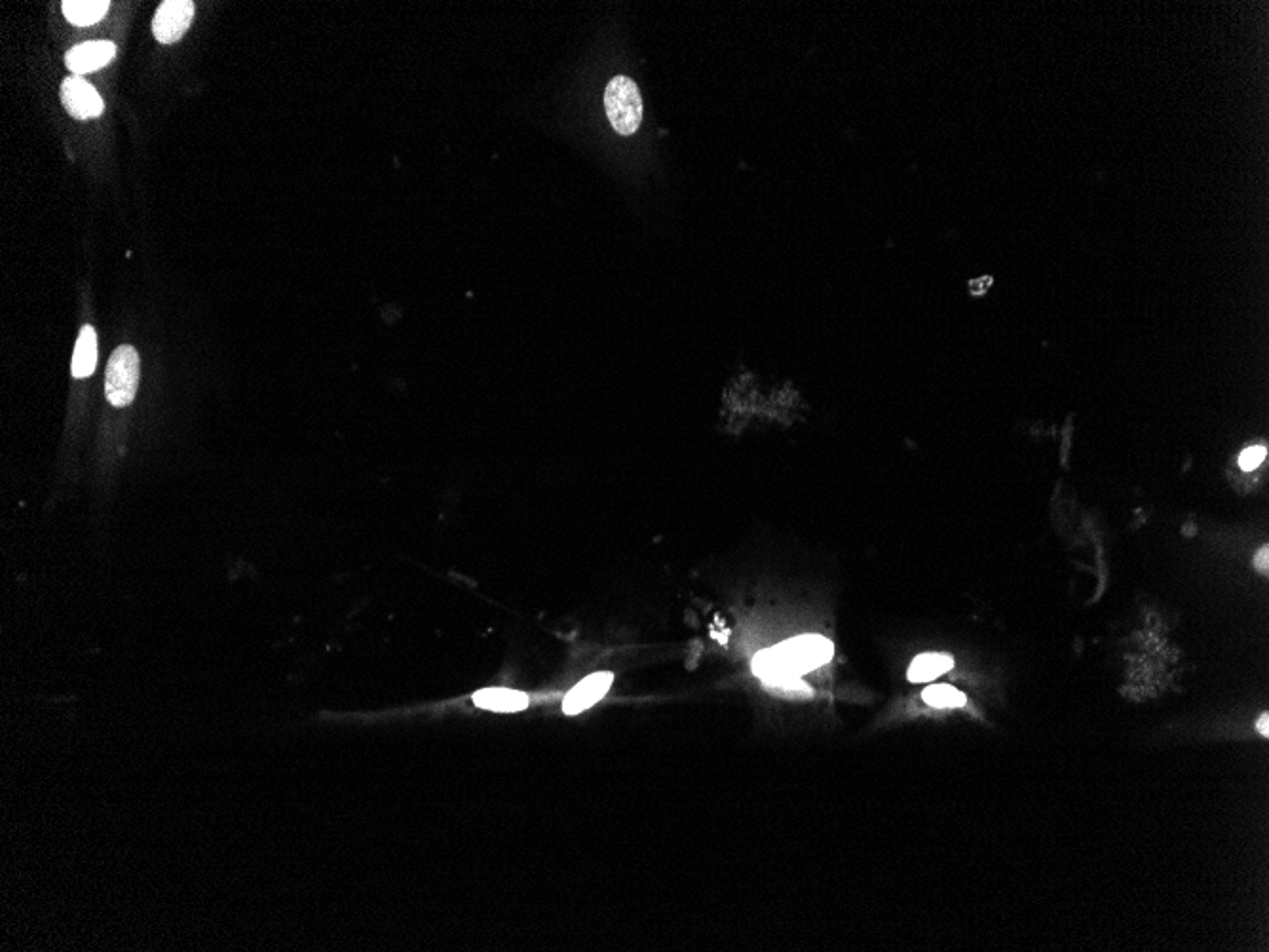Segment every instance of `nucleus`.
Here are the masks:
<instances>
[{
	"mask_svg": "<svg viewBox=\"0 0 1269 952\" xmlns=\"http://www.w3.org/2000/svg\"><path fill=\"white\" fill-rule=\"evenodd\" d=\"M605 107L612 128L620 135H633L643 121L639 86L629 77H614L605 90Z\"/></svg>",
	"mask_w": 1269,
	"mask_h": 952,
	"instance_id": "1",
	"label": "nucleus"
},
{
	"mask_svg": "<svg viewBox=\"0 0 1269 952\" xmlns=\"http://www.w3.org/2000/svg\"><path fill=\"white\" fill-rule=\"evenodd\" d=\"M139 354L134 347L122 345L112 352L105 377V394L110 405L126 407L134 402L139 386Z\"/></svg>",
	"mask_w": 1269,
	"mask_h": 952,
	"instance_id": "2",
	"label": "nucleus"
},
{
	"mask_svg": "<svg viewBox=\"0 0 1269 952\" xmlns=\"http://www.w3.org/2000/svg\"><path fill=\"white\" fill-rule=\"evenodd\" d=\"M791 677H800L804 674L825 665L833 660L834 647L829 639L821 635H802L789 639L776 647Z\"/></svg>",
	"mask_w": 1269,
	"mask_h": 952,
	"instance_id": "3",
	"label": "nucleus"
},
{
	"mask_svg": "<svg viewBox=\"0 0 1269 952\" xmlns=\"http://www.w3.org/2000/svg\"><path fill=\"white\" fill-rule=\"evenodd\" d=\"M194 3L191 0H165L154 14L152 35L162 44H173L185 36L194 18Z\"/></svg>",
	"mask_w": 1269,
	"mask_h": 952,
	"instance_id": "4",
	"label": "nucleus"
},
{
	"mask_svg": "<svg viewBox=\"0 0 1269 952\" xmlns=\"http://www.w3.org/2000/svg\"><path fill=\"white\" fill-rule=\"evenodd\" d=\"M62 103L73 119H97L105 110L103 97L82 77H69L62 84Z\"/></svg>",
	"mask_w": 1269,
	"mask_h": 952,
	"instance_id": "5",
	"label": "nucleus"
},
{
	"mask_svg": "<svg viewBox=\"0 0 1269 952\" xmlns=\"http://www.w3.org/2000/svg\"><path fill=\"white\" fill-rule=\"evenodd\" d=\"M114 55H117V46L108 40H90L73 46L67 55H65V65L67 69L77 75H88L103 69L108 65Z\"/></svg>",
	"mask_w": 1269,
	"mask_h": 952,
	"instance_id": "6",
	"label": "nucleus"
},
{
	"mask_svg": "<svg viewBox=\"0 0 1269 952\" xmlns=\"http://www.w3.org/2000/svg\"><path fill=\"white\" fill-rule=\"evenodd\" d=\"M612 681L614 675L608 674V671H599V674L586 677L566 694L563 702V711L566 715H578L588 707L595 705L610 690Z\"/></svg>",
	"mask_w": 1269,
	"mask_h": 952,
	"instance_id": "7",
	"label": "nucleus"
},
{
	"mask_svg": "<svg viewBox=\"0 0 1269 952\" xmlns=\"http://www.w3.org/2000/svg\"><path fill=\"white\" fill-rule=\"evenodd\" d=\"M474 703L481 709L511 713L529 707V696L509 689H485L474 694Z\"/></svg>",
	"mask_w": 1269,
	"mask_h": 952,
	"instance_id": "8",
	"label": "nucleus"
},
{
	"mask_svg": "<svg viewBox=\"0 0 1269 952\" xmlns=\"http://www.w3.org/2000/svg\"><path fill=\"white\" fill-rule=\"evenodd\" d=\"M97 365V334L92 325H84L78 333V341L73 354L71 371L75 378H88L93 375Z\"/></svg>",
	"mask_w": 1269,
	"mask_h": 952,
	"instance_id": "9",
	"label": "nucleus"
},
{
	"mask_svg": "<svg viewBox=\"0 0 1269 952\" xmlns=\"http://www.w3.org/2000/svg\"><path fill=\"white\" fill-rule=\"evenodd\" d=\"M952 665L954 660L947 654H921L908 667V681L910 683L934 681L939 675L947 674L948 669H952Z\"/></svg>",
	"mask_w": 1269,
	"mask_h": 952,
	"instance_id": "10",
	"label": "nucleus"
},
{
	"mask_svg": "<svg viewBox=\"0 0 1269 952\" xmlns=\"http://www.w3.org/2000/svg\"><path fill=\"white\" fill-rule=\"evenodd\" d=\"M108 7L110 3H107V0H86V3H80V0H65L62 5V10L67 21H71L73 25L88 27L103 20L105 14L108 12Z\"/></svg>",
	"mask_w": 1269,
	"mask_h": 952,
	"instance_id": "11",
	"label": "nucleus"
},
{
	"mask_svg": "<svg viewBox=\"0 0 1269 952\" xmlns=\"http://www.w3.org/2000/svg\"><path fill=\"white\" fill-rule=\"evenodd\" d=\"M924 702L934 707H962L965 705L967 698L948 685H939L924 690Z\"/></svg>",
	"mask_w": 1269,
	"mask_h": 952,
	"instance_id": "12",
	"label": "nucleus"
},
{
	"mask_svg": "<svg viewBox=\"0 0 1269 952\" xmlns=\"http://www.w3.org/2000/svg\"><path fill=\"white\" fill-rule=\"evenodd\" d=\"M1265 455H1267L1265 447H1262V445L1248 447V449L1243 451V455L1239 457V466H1241L1245 472H1252V470H1256V468L1263 462Z\"/></svg>",
	"mask_w": 1269,
	"mask_h": 952,
	"instance_id": "13",
	"label": "nucleus"
},
{
	"mask_svg": "<svg viewBox=\"0 0 1269 952\" xmlns=\"http://www.w3.org/2000/svg\"><path fill=\"white\" fill-rule=\"evenodd\" d=\"M1267 557H1269V555H1267V546H1265V547H1262L1260 553L1256 555V567H1258L1262 573H1267Z\"/></svg>",
	"mask_w": 1269,
	"mask_h": 952,
	"instance_id": "14",
	"label": "nucleus"
},
{
	"mask_svg": "<svg viewBox=\"0 0 1269 952\" xmlns=\"http://www.w3.org/2000/svg\"><path fill=\"white\" fill-rule=\"evenodd\" d=\"M1258 728H1260V732H1262V736H1265V738L1269 736V715H1267V713H1263V715L1260 717V720H1258Z\"/></svg>",
	"mask_w": 1269,
	"mask_h": 952,
	"instance_id": "15",
	"label": "nucleus"
}]
</instances>
